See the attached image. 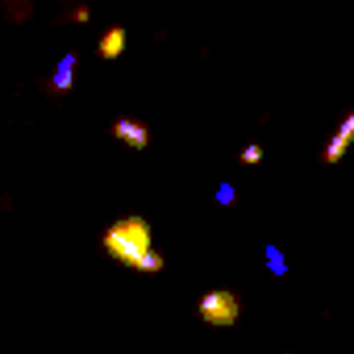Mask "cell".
<instances>
[{
	"label": "cell",
	"mask_w": 354,
	"mask_h": 354,
	"mask_svg": "<svg viewBox=\"0 0 354 354\" xmlns=\"http://www.w3.org/2000/svg\"><path fill=\"white\" fill-rule=\"evenodd\" d=\"M242 162H246V167L263 162V146H246V150H242Z\"/></svg>",
	"instance_id": "10"
},
{
	"label": "cell",
	"mask_w": 354,
	"mask_h": 354,
	"mask_svg": "<svg viewBox=\"0 0 354 354\" xmlns=\"http://www.w3.org/2000/svg\"><path fill=\"white\" fill-rule=\"evenodd\" d=\"M162 267H167V259H162V254H158V250H150V254H146V259H142V267H138V271H142V275H158V271H162Z\"/></svg>",
	"instance_id": "8"
},
{
	"label": "cell",
	"mask_w": 354,
	"mask_h": 354,
	"mask_svg": "<svg viewBox=\"0 0 354 354\" xmlns=\"http://www.w3.org/2000/svg\"><path fill=\"white\" fill-rule=\"evenodd\" d=\"M100 250H104L113 263L138 271L142 259L154 250V230H150L146 217H121V221H113V225L100 234Z\"/></svg>",
	"instance_id": "1"
},
{
	"label": "cell",
	"mask_w": 354,
	"mask_h": 354,
	"mask_svg": "<svg viewBox=\"0 0 354 354\" xmlns=\"http://www.w3.org/2000/svg\"><path fill=\"white\" fill-rule=\"evenodd\" d=\"M196 317H201L205 325H213V329H230V325H238V317H242V296H238V292H225V288L205 292V296L196 300Z\"/></svg>",
	"instance_id": "2"
},
{
	"label": "cell",
	"mask_w": 354,
	"mask_h": 354,
	"mask_svg": "<svg viewBox=\"0 0 354 354\" xmlns=\"http://www.w3.org/2000/svg\"><path fill=\"white\" fill-rule=\"evenodd\" d=\"M267 267H271V275H288V259L279 246H267Z\"/></svg>",
	"instance_id": "7"
},
{
	"label": "cell",
	"mask_w": 354,
	"mask_h": 354,
	"mask_svg": "<svg viewBox=\"0 0 354 354\" xmlns=\"http://www.w3.org/2000/svg\"><path fill=\"white\" fill-rule=\"evenodd\" d=\"M217 205H221V209H234V205H238L234 184H217Z\"/></svg>",
	"instance_id": "9"
},
{
	"label": "cell",
	"mask_w": 354,
	"mask_h": 354,
	"mask_svg": "<svg viewBox=\"0 0 354 354\" xmlns=\"http://www.w3.org/2000/svg\"><path fill=\"white\" fill-rule=\"evenodd\" d=\"M125 42H129V34H125L121 26H109V30L100 34V42H96V55H100V59H121V55H125Z\"/></svg>",
	"instance_id": "5"
},
{
	"label": "cell",
	"mask_w": 354,
	"mask_h": 354,
	"mask_svg": "<svg viewBox=\"0 0 354 354\" xmlns=\"http://www.w3.org/2000/svg\"><path fill=\"white\" fill-rule=\"evenodd\" d=\"M350 142H354V113L333 129V138H329V142H325V150H321V162H325V167L342 162V158H346V150H350Z\"/></svg>",
	"instance_id": "4"
},
{
	"label": "cell",
	"mask_w": 354,
	"mask_h": 354,
	"mask_svg": "<svg viewBox=\"0 0 354 354\" xmlns=\"http://www.w3.org/2000/svg\"><path fill=\"white\" fill-rule=\"evenodd\" d=\"M109 133H113L121 146H129V150H146V146H150V129H146L142 121H129V117H117V121L109 125Z\"/></svg>",
	"instance_id": "3"
},
{
	"label": "cell",
	"mask_w": 354,
	"mask_h": 354,
	"mask_svg": "<svg viewBox=\"0 0 354 354\" xmlns=\"http://www.w3.org/2000/svg\"><path fill=\"white\" fill-rule=\"evenodd\" d=\"M71 84H75V55H63V59H59V67H55L50 88H55V92H67Z\"/></svg>",
	"instance_id": "6"
}]
</instances>
